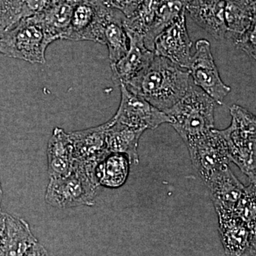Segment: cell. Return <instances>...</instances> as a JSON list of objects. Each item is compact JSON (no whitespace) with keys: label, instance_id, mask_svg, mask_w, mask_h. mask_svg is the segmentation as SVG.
Wrapping results in <instances>:
<instances>
[{"label":"cell","instance_id":"1","mask_svg":"<svg viewBox=\"0 0 256 256\" xmlns=\"http://www.w3.org/2000/svg\"><path fill=\"white\" fill-rule=\"evenodd\" d=\"M192 82L188 69L154 54L150 65L124 86L165 114L182 98Z\"/></svg>","mask_w":256,"mask_h":256},{"label":"cell","instance_id":"2","mask_svg":"<svg viewBox=\"0 0 256 256\" xmlns=\"http://www.w3.org/2000/svg\"><path fill=\"white\" fill-rule=\"evenodd\" d=\"M216 105L215 101L192 82L182 98L165 114L188 146L214 129Z\"/></svg>","mask_w":256,"mask_h":256},{"label":"cell","instance_id":"3","mask_svg":"<svg viewBox=\"0 0 256 256\" xmlns=\"http://www.w3.org/2000/svg\"><path fill=\"white\" fill-rule=\"evenodd\" d=\"M230 114V126L220 132L226 142L230 162L238 166L250 183H256V116L238 105L232 106Z\"/></svg>","mask_w":256,"mask_h":256},{"label":"cell","instance_id":"4","mask_svg":"<svg viewBox=\"0 0 256 256\" xmlns=\"http://www.w3.org/2000/svg\"><path fill=\"white\" fill-rule=\"evenodd\" d=\"M52 42L35 15L22 18L0 36V54L32 64L46 62Z\"/></svg>","mask_w":256,"mask_h":256},{"label":"cell","instance_id":"5","mask_svg":"<svg viewBox=\"0 0 256 256\" xmlns=\"http://www.w3.org/2000/svg\"><path fill=\"white\" fill-rule=\"evenodd\" d=\"M184 0H143L124 25L128 36L142 38L144 46L153 50L154 38L180 16Z\"/></svg>","mask_w":256,"mask_h":256},{"label":"cell","instance_id":"6","mask_svg":"<svg viewBox=\"0 0 256 256\" xmlns=\"http://www.w3.org/2000/svg\"><path fill=\"white\" fill-rule=\"evenodd\" d=\"M101 188L75 161L74 170L68 176L50 178L45 200L50 206L58 208L94 206Z\"/></svg>","mask_w":256,"mask_h":256},{"label":"cell","instance_id":"7","mask_svg":"<svg viewBox=\"0 0 256 256\" xmlns=\"http://www.w3.org/2000/svg\"><path fill=\"white\" fill-rule=\"evenodd\" d=\"M188 70L197 87L212 98L216 104H224V99L232 89L220 78L210 42L204 38L196 42V52L192 55Z\"/></svg>","mask_w":256,"mask_h":256},{"label":"cell","instance_id":"8","mask_svg":"<svg viewBox=\"0 0 256 256\" xmlns=\"http://www.w3.org/2000/svg\"><path fill=\"white\" fill-rule=\"evenodd\" d=\"M110 8L100 0H79L63 37L70 41H90L102 44V32Z\"/></svg>","mask_w":256,"mask_h":256},{"label":"cell","instance_id":"9","mask_svg":"<svg viewBox=\"0 0 256 256\" xmlns=\"http://www.w3.org/2000/svg\"><path fill=\"white\" fill-rule=\"evenodd\" d=\"M186 146L192 164L204 183L230 163L226 142L218 130H212Z\"/></svg>","mask_w":256,"mask_h":256},{"label":"cell","instance_id":"10","mask_svg":"<svg viewBox=\"0 0 256 256\" xmlns=\"http://www.w3.org/2000/svg\"><path fill=\"white\" fill-rule=\"evenodd\" d=\"M120 104L116 114L114 122L140 130H154L164 124H172L169 116L158 110L149 102L128 90L124 85L120 86Z\"/></svg>","mask_w":256,"mask_h":256},{"label":"cell","instance_id":"11","mask_svg":"<svg viewBox=\"0 0 256 256\" xmlns=\"http://www.w3.org/2000/svg\"><path fill=\"white\" fill-rule=\"evenodd\" d=\"M185 9L172 23L154 38V54L164 57L184 69H188L192 60V42L186 24Z\"/></svg>","mask_w":256,"mask_h":256},{"label":"cell","instance_id":"12","mask_svg":"<svg viewBox=\"0 0 256 256\" xmlns=\"http://www.w3.org/2000/svg\"><path fill=\"white\" fill-rule=\"evenodd\" d=\"M108 126L106 122L96 127L68 133L75 161L82 164L98 165L110 154L106 146Z\"/></svg>","mask_w":256,"mask_h":256},{"label":"cell","instance_id":"13","mask_svg":"<svg viewBox=\"0 0 256 256\" xmlns=\"http://www.w3.org/2000/svg\"><path fill=\"white\" fill-rule=\"evenodd\" d=\"M217 215L234 213L245 186L229 166L214 173L205 182Z\"/></svg>","mask_w":256,"mask_h":256},{"label":"cell","instance_id":"14","mask_svg":"<svg viewBox=\"0 0 256 256\" xmlns=\"http://www.w3.org/2000/svg\"><path fill=\"white\" fill-rule=\"evenodd\" d=\"M218 232L227 256H242L256 246V228L234 213L218 215Z\"/></svg>","mask_w":256,"mask_h":256},{"label":"cell","instance_id":"15","mask_svg":"<svg viewBox=\"0 0 256 256\" xmlns=\"http://www.w3.org/2000/svg\"><path fill=\"white\" fill-rule=\"evenodd\" d=\"M130 46L127 54L111 64L112 80L116 86L124 85L146 69L154 56V52L144 46L142 38L128 36Z\"/></svg>","mask_w":256,"mask_h":256},{"label":"cell","instance_id":"16","mask_svg":"<svg viewBox=\"0 0 256 256\" xmlns=\"http://www.w3.org/2000/svg\"><path fill=\"white\" fill-rule=\"evenodd\" d=\"M225 0H185V12L194 22L216 40L225 38Z\"/></svg>","mask_w":256,"mask_h":256},{"label":"cell","instance_id":"17","mask_svg":"<svg viewBox=\"0 0 256 256\" xmlns=\"http://www.w3.org/2000/svg\"><path fill=\"white\" fill-rule=\"evenodd\" d=\"M48 173L50 178L68 176L75 165L73 144L68 133L56 128L47 146Z\"/></svg>","mask_w":256,"mask_h":256},{"label":"cell","instance_id":"18","mask_svg":"<svg viewBox=\"0 0 256 256\" xmlns=\"http://www.w3.org/2000/svg\"><path fill=\"white\" fill-rule=\"evenodd\" d=\"M37 242L26 220L5 214L4 226L0 237V256H24Z\"/></svg>","mask_w":256,"mask_h":256},{"label":"cell","instance_id":"19","mask_svg":"<svg viewBox=\"0 0 256 256\" xmlns=\"http://www.w3.org/2000/svg\"><path fill=\"white\" fill-rule=\"evenodd\" d=\"M224 18L226 28L225 38L234 43L256 25V0H225Z\"/></svg>","mask_w":256,"mask_h":256},{"label":"cell","instance_id":"20","mask_svg":"<svg viewBox=\"0 0 256 256\" xmlns=\"http://www.w3.org/2000/svg\"><path fill=\"white\" fill-rule=\"evenodd\" d=\"M106 130V146L110 153L124 154L129 159L130 164L139 163L138 146L144 132L140 130L114 122L112 118L108 121Z\"/></svg>","mask_w":256,"mask_h":256},{"label":"cell","instance_id":"21","mask_svg":"<svg viewBox=\"0 0 256 256\" xmlns=\"http://www.w3.org/2000/svg\"><path fill=\"white\" fill-rule=\"evenodd\" d=\"M76 2L74 0H54L46 9L35 15L50 42L63 40Z\"/></svg>","mask_w":256,"mask_h":256},{"label":"cell","instance_id":"22","mask_svg":"<svg viewBox=\"0 0 256 256\" xmlns=\"http://www.w3.org/2000/svg\"><path fill=\"white\" fill-rule=\"evenodd\" d=\"M124 18L118 11L112 10L104 26L102 44L108 50L110 65L124 57L129 50L130 40L124 28Z\"/></svg>","mask_w":256,"mask_h":256},{"label":"cell","instance_id":"23","mask_svg":"<svg viewBox=\"0 0 256 256\" xmlns=\"http://www.w3.org/2000/svg\"><path fill=\"white\" fill-rule=\"evenodd\" d=\"M130 165L127 156L110 153L96 168V178L99 184L107 188H120L127 181Z\"/></svg>","mask_w":256,"mask_h":256},{"label":"cell","instance_id":"24","mask_svg":"<svg viewBox=\"0 0 256 256\" xmlns=\"http://www.w3.org/2000/svg\"><path fill=\"white\" fill-rule=\"evenodd\" d=\"M234 214L252 228H256V183L245 186Z\"/></svg>","mask_w":256,"mask_h":256},{"label":"cell","instance_id":"25","mask_svg":"<svg viewBox=\"0 0 256 256\" xmlns=\"http://www.w3.org/2000/svg\"><path fill=\"white\" fill-rule=\"evenodd\" d=\"M20 21V12L10 0H0V36Z\"/></svg>","mask_w":256,"mask_h":256},{"label":"cell","instance_id":"26","mask_svg":"<svg viewBox=\"0 0 256 256\" xmlns=\"http://www.w3.org/2000/svg\"><path fill=\"white\" fill-rule=\"evenodd\" d=\"M110 9L118 11L124 18H129L139 8L143 0H100Z\"/></svg>","mask_w":256,"mask_h":256},{"label":"cell","instance_id":"27","mask_svg":"<svg viewBox=\"0 0 256 256\" xmlns=\"http://www.w3.org/2000/svg\"><path fill=\"white\" fill-rule=\"evenodd\" d=\"M256 26L254 25L239 36L233 44L237 48L242 50L249 56L256 60Z\"/></svg>","mask_w":256,"mask_h":256},{"label":"cell","instance_id":"28","mask_svg":"<svg viewBox=\"0 0 256 256\" xmlns=\"http://www.w3.org/2000/svg\"><path fill=\"white\" fill-rule=\"evenodd\" d=\"M54 1V0H22L20 8V20L38 14Z\"/></svg>","mask_w":256,"mask_h":256},{"label":"cell","instance_id":"29","mask_svg":"<svg viewBox=\"0 0 256 256\" xmlns=\"http://www.w3.org/2000/svg\"><path fill=\"white\" fill-rule=\"evenodd\" d=\"M24 256H50V255L46 249L37 242L28 249V252Z\"/></svg>","mask_w":256,"mask_h":256},{"label":"cell","instance_id":"30","mask_svg":"<svg viewBox=\"0 0 256 256\" xmlns=\"http://www.w3.org/2000/svg\"><path fill=\"white\" fill-rule=\"evenodd\" d=\"M242 256H256V246H252Z\"/></svg>","mask_w":256,"mask_h":256},{"label":"cell","instance_id":"31","mask_svg":"<svg viewBox=\"0 0 256 256\" xmlns=\"http://www.w3.org/2000/svg\"><path fill=\"white\" fill-rule=\"evenodd\" d=\"M5 214L0 212V237L4 226Z\"/></svg>","mask_w":256,"mask_h":256},{"label":"cell","instance_id":"32","mask_svg":"<svg viewBox=\"0 0 256 256\" xmlns=\"http://www.w3.org/2000/svg\"><path fill=\"white\" fill-rule=\"evenodd\" d=\"M2 200V190L1 183H0V212H1V203Z\"/></svg>","mask_w":256,"mask_h":256},{"label":"cell","instance_id":"33","mask_svg":"<svg viewBox=\"0 0 256 256\" xmlns=\"http://www.w3.org/2000/svg\"><path fill=\"white\" fill-rule=\"evenodd\" d=\"M15 2L16 3V4H18V5H20V8H21V4L22 2V0H14Z\"/></svg>","mask_w":256,"mask_h":256},{"label":"cell","instance_id":"34","mask_svg":"<svg viewBox=\"0 0 256 256\" xmlns=\"http://www.w3.org/2000/svg\"><path fill=\"white\" fill-rule=\"evenodd\" d=\"M74 1L78 2L79 0H74Z\"/></svg>","mask_w":256,"mask_h":256},{"label":"cell","instance_id":"35","mask_svg":"<svg viewBox=\"0 0 256 256\" xmlns=\"http://www.w3.org/2000/svg\"><path fill=\"white\" fill-rule=\"evenodd\" d=\"M184 2H185V0H184Z\"/></svg>","mask_w":256,"mask_h":256}]
</instances>
